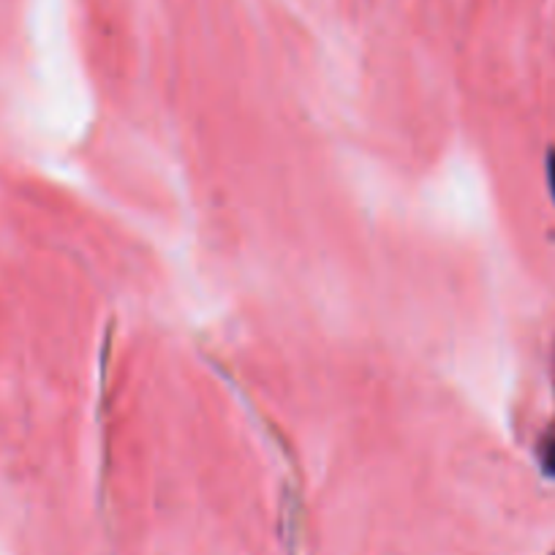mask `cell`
Masks as SVG:
<instances>
[{"label":"cell","instance_id":"6da1fadb","mask_svg":"<svg viewBox=\"0 0 555 555\" xmlns=\"http://www.w3.org/2000/svg\"><path fill=\"white\" fill-rule=\"evenodd\" d=\"M542 461H544V468H547V474H553L555 477V436H550V441L544 444Z\"/></svg>","mask_w":555,"mask_h":555},{"label":"cell","instance_id":"7a4b0ae2","mask_svg":"<svg viewBox=\"0 0 555 555\" xmlns=\"http://www.w3.org/2000/svg\"><path fill=\"white\" fill-rule=\"evenodd\" d=\"M553 178H555V167H553Z\"/></svg>","mask_w":555,"mask_h":555}]
</instances>
